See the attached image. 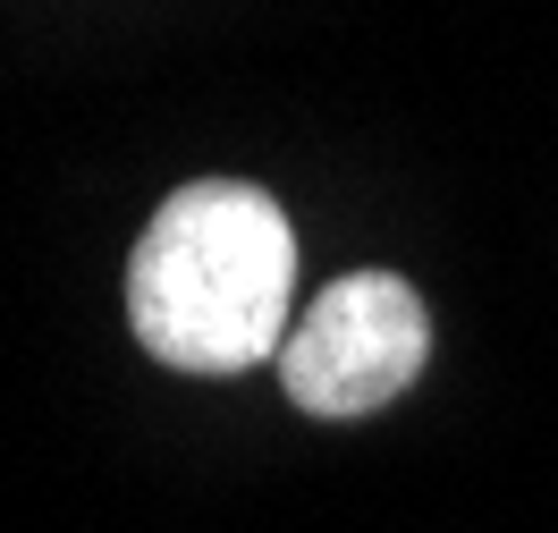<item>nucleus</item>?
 Wrapping results in <instances>:
<instances>
[{"label":"nucleus","mask_w":558,"mask_h":533,"mask_svg":"<svg viewBox=\"0 0 558 533\" xmlns=\"http://www.w3.org/2000/svg\"><path fill=\"white\" fill-rule=\"evenodd\" d=\"M432 355L423 296L389 271H348L314 296V314L288 322L279 381L305 415H373L407 390Z\"/></svg>","instance_id":"obj_2"},{"label":"nucleus","mask_w":558,"mask_h":533,"mask_svg":"<svg viewBox=\"0 0 558 533\" xmlns=\"http://www.w3.org/2000/svg\"><path fill=\"white\" fill-rule=\"evenodd\" d=\"M288 213L245 178H195L128 254V314L136 339L178 373H245L288 348Z\"/></svg>","instance_id":"obj_1"}]
</instances>
